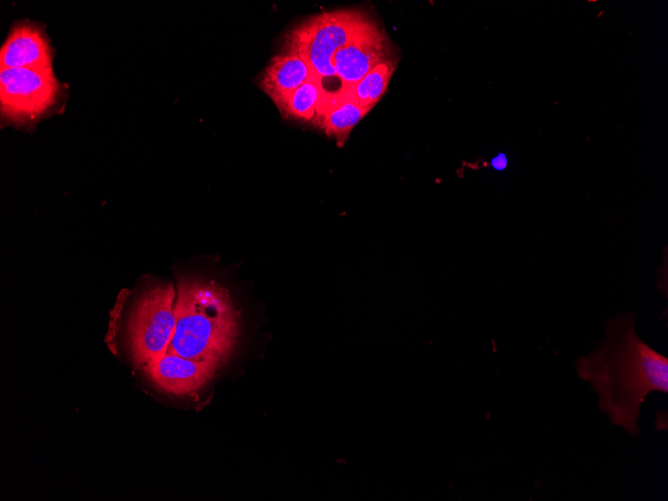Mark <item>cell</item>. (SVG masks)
<instances>
[{
    "label": "cell",
    "instance_id": "obj_13",
    "mask_svg": "<svg viewBox=\"0 0 668 501\" xmlns=\"http://www.w3.org/2000/svg\"><path fill=\"white\" fill-rule=\"evenodd\" d=\"M491 165L494 169L501 171L504 170L507 166V158L505 154L500 153L491 160Z\"/></svg>",
    "mask_w": 668,
    "mask_h": 501
},
{
    "label": "cell",
    "instance_id": "obj_6",
    "mask_svg": "<svg viewBox=\"0 0 668 501\" xmlns=\"http://www.w3.org/2000/svg\"><path fill=\"white\" fill-rule=\"evenodd\" d=\"M391 59L384 33L369 20L332 58V65L342 90L356 85L378 64Z\"/></svg>",
    "mask_w": 668,
    "mask_h": 501
},
{
    "label": "cell",
    "instance_id": "obj_4",
    "mask_svg": "<svg viewBox=\"0 0 668 501\" xmlns=\"http://www.w3.org/2000/svg\"><path fill=\"white\" fill-rule=\"evenodd\" d=\"M176 324L175 291L171 284H158L139 298L129 325L133 362L146 365L166 353Z\"/></svg>",
    "mask_w": 668,
    "mask_h": 501
},
{
    "label": "cell",
    "instance_id": "obj_5",
    "mask_svg": "<svg viewBox=\"0 0 668 501\" xmlns=\"http://www.w3.org/2000/svg\"><path fill=\"white\" fill-rule=\"evenodd\" d=\"M59 93L52 67L0 70L1 113L12 122H27L45 114Z\"/></svg>",
    "mask_w": 668,
    "mask_h": 501
},
{
    "label": "cell",
    "instance_id": "obj_1",
    "mask_svg": "<svg viewBox=\"0 0 668 501\" xmlns=\"http://www.w3.org/2000/svg\"><path fill=\"white\" fill-rule=\"evenodd\" d=\"M633 313L605 323L601 342L577 358L575 369L598 396V408L631 436L640 434L641 406L652 392H668V358L644 342Z\"/></svg>",
    "mask_w": 668,
    "mask_h": 501
},
{
    "label": "cell",
    "instance_id": "obj_12",
    "mask_svg": "<svg viewBox=\"0 0 668 501\" xmlns=\"http://www.w3.org/2000/svg\"><path fill=\"white\" fill-rule=\"evenodd\" d=\"M394 69L395 63L391 58L375 66L356 85L348 89L363 109L370 111L379 101L387 89Z\"/></svg>",
    "mask_w": 668,
    "mask_h": 501
},
{
    "label": "cell",
    "instance_id": "obj_3",
    "mask_svg": "<svg viewBox=\"0 0 668 501\" xmlns=\"http://www.w3.org/2000/svg\"><path fill=\"white\" fill-rule=\"evenodd\" d=\"M370 19L358 10L325 12L302 23L287 37L285 49L303 58L315 75L337 78L332 65L334 54L347 44Z\"/></svg>",
    "mask_w": 668,
    "mask_h": 501
},
{
    "label": "cell",
    "instance_id": "obj_2",
    "mask_svg": "<svg viewBox=\"0 0 668 501\" xmlns=\"http://www.w3.org/2000/svg\"><path fill=\"white\" fill-rule=\"evenodd\" d=\"M176 324L166 352L220 364L238 336L237 313L227 291L214 282L181 279Z\"/></svg>",
    "mask_w": 668,
    "mask_h": 501
},
{
    "label": "cell",
    "instance_id": "obj_9",
    "mask_svg": "<svg viewBox=\"0 0 668 501\" xmlns=\"http://www.w3.org/2000/svg\"><path fill=\"white\" fill-rule=\"evenodd\" d=\"M314 76L313 69L303 58L284 50L271 59L260 85L279 108L293 91Z\"/></svg>",
    "mask_w": 668,
    "mask_h": 501
},
{
    "label": "cell",
    "instance_id": "obj_11",
    "mask_svg": "<svg viewBox=\"0 0 668 501\" xmlns=\"http://www.w3.org/2000/svg\"><path fill=\"white\" fill-rule=\"evenodd\" d=\"M327 97L320 79L314 76L293 91L278 109L284 116L296 120L321 119Z\"/></svg>",
    "mask_w": 668,
    "mask_h": 501
},
{
    "label": "cell",
    "instance_id": "obj_10",
    "mask_svg": "<svg viewBox=\"0 0 668 501\" xmlns=\"http://www.w3.org/2000/svg\"><path fill=\"white\" fill-rule=\"evenodd\" d=\"M368 112L358 104L350 90H341L328 97L320 124L325 133L334 136L341 145Z\"/></svg>",
    "mask_w": 668,
    "mask_h": 501
},
{
    "label": "cell",
    "instance_id": "obj_7",
    "mask_svg": "<svg viewBox=\"0 0 668 501\" xmlns=\"http://www.w3.org/2000/svg\"><path fill=\"white\" fill-rule=\"evenodd\" d=\"M219 364L166 352L145 365L149 379L161 390L186 395L202 388Z\"/></svg>",
    "mask_w": 668,
    "mask_h": 501
},
{
    "label": "cell",
    "instance_id": "obj_8",
    "mask_svg": "<svg viewBox=\"0 0 668 501\" xmlns=\"http://www.w3.org/2000/svg\"><path fill=\"white\" fill-rule=\"evenodd\" d=\"M0 67H52V52L45 35L31 25L13 28L1 47Z\"/></svg>",
    "mask_w": 668,
    "mask_h": 501
}]
</instances>
